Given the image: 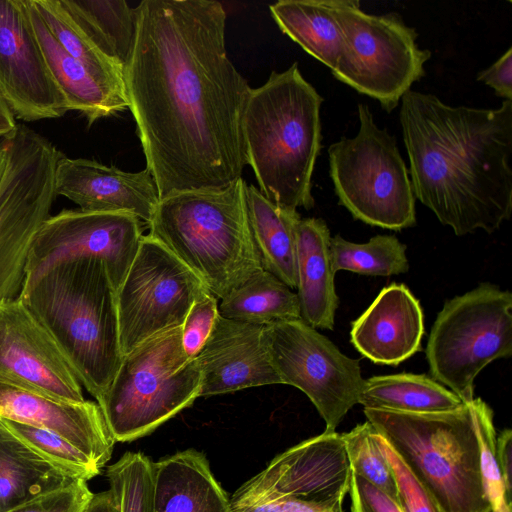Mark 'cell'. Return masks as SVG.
<instances>
[{"instance_id":"277c9868","label":"cell","mask_w":512,"mask_h":512,"mask_svg":"<svg viewBox=\"0 0 512 512\" xmlns=\"http://www.w3.org/2000/svg\"><path fill=\"white\" fill-rule=\"evenodd\" d=\"M323 98L298 64L250 90L242 116L247 164L260 192L289 210L313 208L312 175L321 150Z\"/></svg>"},{"instance_id":"6da1fadb","label":"cell","mask_w":512,"mask_h":512,"mask_svg":"<svg viewBox=\"0 0 512 512\" xmlns=\"http://www.w3.org/2000/svg\"><path fill=\"white\" fill-rule=\"evenodd\" d=\"M124 67L129 109L159 200L223 188L247 165L242 116L251 88L230 61L215 0H144Z\"/></svg>"},{"instance_id":"7bdbcfd3","label":"cell","mask_w":512,"mask_h":512,"mask_svg":"<svg viewBox=\"0 0 512 512\" xmlns=\"http://www.w3.org/2000/svg\"><path fill=\"white\" fill-rule=\"evenodd\" d=\"M275 501L278 502L281 512H343V500L319 502L287 497Z\"/></svg>"},{"instance_id":"83f0119b","label":"cell","mask_w":512,"mask_h":512,"mask_svg":"<svg viewBox=\"0 0 512 512\" xmlns=\"http://www.w3.org/2000/svg\"><path fill=\"white\" fill-rule=\"evenodd\" d=\"M463 403L454 392L433 378L412 373L365 379L359 397V404L364 408L404 413L449 411Z\"/></svg>"},{"instance_id":"d6a6232c","label":"cell","mask_w":512,"mask_h":512,"mask_svg":"<svg viewBox=\"0 0 512 512\" xmlns=\"http://www.w3.org/2000/svg\"><path fill=\"white\" fill-rule=\"evenodd\" d=\"M0 421L37 454L71 477L88 481L101 473L102 469L95 462L60 435L9 419Z\"/></svg>"},{"instance_id":"bcb514c9","label":"cell","mask_w":512,"mask_h":512,"mask_svg":"<svg viewBox=\"0 0 512 512\" xmlns=\"http://www.w3.org/2000/svg\"><path fill=\"white\" fill-rule=\"evenodd\" d=\"M6 160H7L6 147H5L3 139H1L0 140V180H1L4 170H5Z\"/></svg>"},{"instance_id":"4dcf8cb0","label":"cell","mask_w":512,"mask_h":512,"mask_svg":"<svg viewBox=\"0 0 512 512\" xmlns=\"http://www.w3.org/2000/svg\"><path fill=\"white\" fill-rule=\"evenodd\" d=\"M31 1L52 36L67 53L81 62L104 85L127 96L123 67L93 43L61 0Z\"/></svg>"},{"instance_id":"2e32d148","label":"cell","mask_w":512,"mask_h":512,"mask_svg":"<svg viewBox=\"0 0 512 512\" xmlns=\"http://www.w3.org/2000/svg\"><path fill=\"white\" fill-rule=\"evenodd\" d=\"M0 93L24 121L58 118L68 111L47 68L26 0H0Z\"/></svg>"},{"instance_id":"5b68a950","label":"cell","mask_w":512,"mask_h":512,"mask_svg":"<svg viewBox=\"0 0 512 512\" xmlns=\"http://www.w3.org/2000/svg\"><path fill=\"white\" fill-rule=\"evenodd\" d=\"M246 182L186 190L159 200L148 223L157 239L218 299L262 269L249 231Z\"/></svg>"},{"instance_id":"4fadbf2b","label":"cell","mask_w":512,"mask_h":512,"mask_svg":"<svg viewBox=\"0 0 512 512\" xmlns=\"http://www.w3.org/2000/svg\"><path fill=\"white\" fill-rule=\"evenodd\" d=\"M210 292L164 245L144 235L116 291L123 356L148 338L182 326L193 303Z\"/></svg>"},{"instance_id":"ffe728a7","label":"cell","mask_w":512,"mask_h":512,"mask_svg":"<svg viewBox=\"0 0 512 512\" xmlns=\"http://www.w3.org/2000/svg\"><path fill=\"white\" fill-rule=\"evenodd\" d=\"M9 419L60 435L101 469L115 440L98 403L68 402L0 382V419Z\"/></svg>"},{"instance_id":"74e56055","label":"cell","mask_w":512,"mask_h":512,"mask_svg":"<svg viewBox=\"0 0 512 512\" xmlns=\"http://www.w3.org/2000/svg\"><path fill=\"white\" fill-rule=\"evenodd\" d=\"M218 298L211 292L197 299L181 327V341L186 355L195 359L207 342L219 317Z\"/></svg>"},{"instance_id":"f1b7e54d","label":"cell","mask_w":512,"mask_h":512,"mask_svg":"<svg viewBox=\"0 0 512 512\" xmlns=\"http://www.w3.org/2000/svg\"><path fill=\"white\" fill-rule=\"evenodd\" d=\"M221 317L267 326L301 319L298 296L273 274L260 269L220 299Z\"/></svg>"},{"instance_id":"8d00e7d4","label":"cell","mask_w":512,"mask_h":512,"mask_svg":"<svg viewBox=\"0 0 512 512\" xmlns=\"http://www.w3.org/2000/svg\"><path fill=\"white\" fill-rule=\"evenodd\" d=\"M375 440L394 475L404 512H444L428 488L413 474L386 439L375 430Z\"/></svg>"},{"instance_id":"cb8c5ba5","label":"cell","mask_w":512,"mask_h":512,"mask_svg":"<svg viewBox=\"0 0 512 512\" xmlns=\"http://www.w3.org/2000/svg\"><path fill=\"white\" fill-rule=\"evenodd\" d=\"M29 18L49 73L61 92L68 111L82 113L89 124L129 107L126 95L99 81L81 62L67 53L52 36L31 0Z\"/></svg>"},{"instance_id":"f6af8a7d","label":"cell","mask_w":512,"mask_h":512,"mask_svg":"<svg viewBox=\"0 0 512 512\" xmlns=\"http://www.w3.org/2000/svg\"><path fill=\"white\" fill-rule=\"evenodd\" d=\"M17 124L16 117L0 93V139L9 135Z\"/></svg>"},{"instance_id":"484cf974","label":"cell","mask_w":512,"mask_h":512,"mask_svg":"<svg viewBox=\"0 0 512 512\" xmlns=\"http://www.w3.org/2000/svg\"><path fill=\"white\" fill-rule=\"evenodd\" d=\"M76 480L37 454L0 421V512Z\"/></svg>"},{"instance_id":"30bf717a","label":"cell","mask_w":512,"mask_h":512,"mask_svg":"<svg viewBox=\"0 0 512 512\" xmlns=\"http://www.w3.org/2000/svg\"><path fill=\"white\" fill-rule=\"evenodd\" d=\"M344 35V49L333 76L391 112L414 82L425 75L428 49L397 13H365L356 0H332Z\"/></svg>"},{"instance_id":"f546056e","label":"cell","mask_w":512,"mask_h":512,"mask_svg":"<svg viewBox=\"0 0 512 512\" xmlns=\"http://www.w3.org/2000/svg\"><path fill=\"white\" fill-rule=\"evenodd\" d=\"M61 3L93 43L124 69L135 42L136 8L117 0H61Z\"/></svg>"},{"instance_id":"9a60e30c","label":"cell","mask_w":512,"mask_h":512,"mask_svg":"<svg viewBox=\"0 0 512 512\" xmlns=\"http://www.w3.org/2000/svg\"><path fill=\"white\" fill-rule=\"evenodd\" d=\"M351 473L342 435L323 432L274 457L234 492L230 509L287 497L344 500Z\"/></svg>"},{"instance_id":"836d02e7","label":"cell","mask_w":512,"mask_h":512,"mask_svg":"<svg viewBox=\"0 0 512 512\" xmlns=\"http://www.w3.org/2000/svg\"><path fill=\"white\" fill-rule=\"evenodd\" d=\"M152 461L126 452L108 466L106 476L117 512H152Z\"/></svg>"},{"instance_id":"60d3db41","label":"cell","mask_w":512,"mask_h":512,"mask_svg":"<svg viewBox=\"0 0 512 512\" xmlns=\"http://www.w3.org/2000/svg\"><path fill=\"white\" fill-rule=\"evenodd\" d=\"M477 80L491 87L499 97L512 101V47L490 67L480 71Z\"/></svg>"},{"instance_id":"d6986e66","label":"cell","mask_w":512,"mask_h":512,"mask_svg":"<svg viewBox=\"0 0 512 512\" xmlns=\"http://www.w3.org/2000/svg\"><path fill=\"white\" fill-rule=\"evenodd\" d=\"M263 329L264 326L219 315L196 357L201 373L200 396L281 384L264 341Z\"/></svg>"},{"instance_id":"8fae6325","label":"cell","mask_w":512,"mask_h":512,"mask_svg":"<svg viewBox=\"0 0 512 512\" xmlns=\"http://www.w3.org/2000/svg\"><path fill=\"white\" fill-rule=\"evenodd\" d=\"M2 139L7 160L0 180V304L20 294L31 241L57 196L55 170L62 155L24 124Z\"/></svg>"},{"instance_id":"ba28073f","label":"cell","mask_w":512,"mask_h":512,"mask_svg":"<svg viewBox=\"0 0 512 512\" xmlns=\"http://www.w3.org/2000/svg\"><path fill=\"white\" fill-rule=\"evenodd\" d=\"M359 130L328 149L339 204L371 226L400 231L416 225L415 195L396 140L358 104Z\"/></svg>"},{"instance_id":"7a4b0ae2","label":"cell","mask_w":512,"mask_h":512,"mask_svg":"<svg viewBox=\"0 0 512 512\" xmlns=\"http://www.w3.org/2000/svg\"><path fill=\"white\" fill-rule=\"evenodd\" d=\"M415 198L457 236L492 233L512 213V101L453 107L413 90L399 113Z\"/></svg>"},{"instance_id":"603a6c76","label":"cell","mask_w":512,"mask_h":512,"mask_svg":"<svg viewBox=\"0 0 512 512\" xmlns=\"http://www.w3.org/2000/svg\"><path fill=\"white\" fill-rule=\"evenodd\" d=\"M330 231L320 218L297 225V296L300 317L313 328L333 330L338 296L330 256Z\"/></svg>"},{"instance_id":"d590c367","label":"cell","mask_w":512,"mask_h":512,"mask_svg":"<svg viewBox=\"0 0 512 512\" xmlns=\"http://www.w3.org/2000/svg\"><path fill=\"white\" fill-rule=\"evenodd\" d=\"M476 433L480 448V465L483 486L492 512H512L496 460V430L493 411L481 398H474Z\"/></svg>"},{"instance_id":"52a82bcc","label":"cell","mask_w":512,"mask_h":512,"mask_svg":"<svg viewBox=\"0 0 512 512\" xmlns=\"http://www.w3.org/2000/svg\"><path fill=\"white\" fill-rule=\"evenodd\" d=\"M181 327L160 332L125 354L97 401L116 442L152 433L200 397V369L183 349Z\"/></svg>"},{"instance_id":"5bb4252c","label":"cell","mask_w":512,"mask_h":512,"mask_svg":"<svg viewBox=\"0 0 512 512\" xmlns=\"http://www.w3.org/2000/svg\"><path fill=\"white\" fill-rule=\"evenodd\" d=\"M143 236L141 221L130 213L62 210L49 216L35 233L25 276L60 261L93 257L105 263L117 291Z\"/></svg>"},{"instance_id":"ac0fdd59","label":"cell","mask_w":512,"mask_h":512,"mask_svg":"<svg viewBox=\"0 0 512 512\" xmlns=\"http://www.w3.org/2000/svg\"><path fill=\"white\" fill-rule=\"evenodd\" d=\"M56 195L85 212H126L149 223L159 202L148 169L125 172L95 160L61 155L55 170Z\"/></svg>"},{"instance_id":"e575fe53","label":"cell","mask_w":512,"mask_h":512,"mask_svg":"<svg viewBox=\"0 0 512 512\" xmlns=\"http://www.w3.org/2000/svg\"><path fill=\"white\" fill-rule=\"evenodd\" d=\"M374 434L375 429L368 421L341 434L351 472L382 490L400 505L392 468Z\"/></svg>"},{"instance_id":"1f68e13d","label":"cell","mask_w":512,"mask_h":512,"mask_svg":"<svg viewBox=\"0 0 512 512\" xmlns=\"http://www.w3.org/2000/svg\"><path fill=\"white\" fill-rule=\"evenodd\" d=\"M330 256L335 272L391 276L409 270L406 245L393 235H376L366 243L350 242L336 235L330 239Z\"/></svg>"},{"instance_id":"e0dca14e","label":"cell","mask_w":512,"mask_h":512,"mask_svg":"<svg viewBox=\"0 0 512 512\" xmlns=\"http://www.w3.org/2000/svg\"><path fill=\"white\" fill-rule=\"evenodd\" d=\"M0 382L68 402L85 401L61 350L18 297L0 304Z\"/></svg>"},{"instance_id":"4316f807","label":"cell","mask_w":512,"mask_h":512,"mask_svg":"<svg viewBox=\"0 0 512 512\" xmlns=\"http://www.w3.org/2000/svg\"><path fill=\"white\" fill-rule=\"evenodd\" d=\"M280 30L331 70L343 49L344 35L332 0H280L269 6Z\"/></svg>"},{"instance_id":"ee69618b","label":"cell","mask_w":512,"mask_h":512,"mask_svg":"<svg viewBox=\"0 0 512 512\" xmlns=\"http://www.w3.org/2000/svg\"><path fill=\"white\" fill-rule=\"evenodd\" d=\"M82 512H117L110 490L93 494L92 499Z\"/></svg>"},{"instance_id":"3957f363","label":"cell","mask_w":512,"mask_h":512,"mask_svg":"<svg viewBox=\"0 0 512 512\" xmlns=\"http://www.w3.org/2000/svg\"><path fill=\"white\" fill-rule=\"evenodd\" d=\"M18 298L99 401L123 359L116 289L105 263L93 257L54 263L25 276Z\"/></svg>"},{"instance_id":"ab89813d","label":"cell","mask_w":512,"mask_h":512,"mask_svg":"<svg viewBox=\"0 0 512 512\" xmlns=\"http://www.w3.org/2000/svg\"><path fill=\"white\" fill-rule=\"evenodd\" d=\"M350 512H404L386 493L358 475L351 473Z\"/></svg>"},{"instance_id":"44dd1931","label":"cell","mask_w":512,"mask_h":512,"mask_svg":"<svg viewBox=\"0 0 512 512\" xmlns=\"http://www.w3.org/2000/svg\"><path fill=\"white\" fill-rule=\"evenodd\" d=\"M424 332L419 301L407 286L392 283L352 323L350 340L372 362L397 366L421 350Z\"/></svg>"},{"instance_id":"9c48e42d","label":"cell","mask_w":512,"mask_h":512,"mask_svg":"<svg viewBox=\"0 0 512 512\" xmlns=\"http://www.w3.org/2000/svg\"><path fill=\"white\" fill-rule=\"evenodd\" d=\"M512 294L481 283L445 302L426 348L434 380L464 403L474 399V380L492 361L512 355Z\"/></svg>"},{"instance_id":"b9f144b4","label":"cell","mask_w":512,"mask_h":512,"mask_svg":"<svg viewBox=\"0 0 512 512\" xmlns=\"http://www.w3.org/2000/svg\"><path fill=\"white\" fill-rule=\"evenodd\" d=\"M496 460L508 500L512 501V431L504 429L496 436Z\"/></svg>"},{"instance_id":"d4e9b609","label":"cell","mask_w":512,"mask_h":512,"mask_svg":"<svg viewBox=\"0 0 512 512\" xmlns=\"http://www.w3.org/2000/svg\"><path fill=\"white\" fill-rule=\"evenodd\" d=\"M245 206L249 231L261 268L291 289L296 288L299 213L272 203L253 185H246Z\"/></svg>"},{"instance_id":"8992f818","label":"cell","mask_w":512,"mask_h":512,"mask_svg":"<svg viewBox=\"0 0 512 512\" xmlns=\"http://www.w3.org/2000/svg\"><path fill=\"white\" fill-rule=\"evenodd\" d=\"M364 414L444 512H492L482 480L474 399L442 412L364 408Z\"/></svg>"},{"instance_id":"7402d4cb","label":"cell","mask_w":512,"mask_h":512,"mask_svg":"<svg viewBox=\"0 0 512 512\" xmlns=\"http://www.w3.org/2000/svg\"><path fill=\"white\" fill-rule=\"evenodd\" d=\"M152 512H230L206 456L194 449L152 463Z\"/></svg>"},{"instance_id":"7c38bea8","label":"cell","mask_w":512,"mask_h":512,"mask_svg":"<svg viewBox=\"0 0 512 512\" xmlns=\"http://www.w3.org/2000/svg\"><path fill=\"white\" fill-rule=\"evenodd\" d=\"M264 341L281 384L301 390L335 432L359 403L365 379L359 360L344 355L326 336L302 319L264 326Z\"/></svg>"},{"instance_id":"f35d334b","label":"cell","mask_w":512,"mask_h":512,"mask_svg":"<svg viewBox=\"0 0 512 512\" xmlns=\"http://www.w3.org/2000/svg\"><path fill=\"white\" fill-rule=\"evenodd\" d=\"M92 497L87 481L76 479L8 512H82Z\"/></svg>"}]
</instances>
